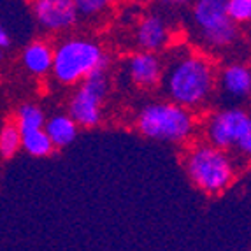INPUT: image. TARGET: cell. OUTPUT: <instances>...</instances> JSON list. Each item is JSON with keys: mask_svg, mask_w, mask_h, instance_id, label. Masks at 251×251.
<instances>
[{"mask_svg": "<svg viewBox=\"0 0 251 251\" xmlns=\"http://www.w3.org/2000/svg\"><path fill=\"white\" fill-rule=\"evenodd\" d=\"M216 88V67L205 54L184 46L169 53L162 77V90L169 100L197 113L209 105Z\"/></svg>", "mask_w": 251, "mask_h": 251, "instance_id": "6da1fadb", "label": "cell"}, {"mask_svg": "<svg viewBox=\"0 0 251 251\" xmlns=\"http://www.w3.org/2000/svg\"><path fill=\"white\" fill-rule=\"evenodd\" d=\"M195 111L172 100H155L139 109L135 128L151 141L169 144H184L197 132Z\"/></svg>", "mask_w": 251, "mask_h": 251, "instance_id": "7a4b0ae2", "label": "cell"}, {"mask_svg": "<svg viewBox=\"0 0 251 251\" xmlns=\"http://www.w3.org/2000/svg\"><path fill=\"white\" fill-rule=\"evenodd\" d=\"M183 169L188 179L205 195H220L230 188L237 169L230 153L211 143H195L183 155Z\"/></svg>", "mask_w": 251, "mask_h": 251, "instance_id": "3957f363", "label": "cell"}, {"mask_svg": "<svg viewBox=\"0 0 251 251\" xmlns=\"http://www.w3.org/2000/svg\"><path fill=\"white\" fill-rule=\"evenodd\" d=\"M109 56L100 42L88 37H67L54 46L53 77L63 86L83 83L97 72H105Z\"/></svg>", "mask_w": 251, "mask_h": 251, "instance_id": "277c9868", "label": "cell"}, {"mask_svg": "<svg viewBox=\"0 0 251 251\" xmlns=\"http://www.w3.org/2000/svg\"><path fill=\"white\" fill-rule=\"evenodd\" d=\"M195 37L204 50L222 53L239 41L237 23L228 14L226 0H197L192 5Z\"/></svg>", "mask_w": 251, "mask_h": 251, "instance_id": "5b68a950", "label": "cell"}, {"mask_svg": "<svg viewBox=\"0 0 251 251\" xmlns=\"http://www.w3.org/2000/svg\"><path fill=\"white\" fill-rule=\"evenodd\" d=\"M204 135L214 146L251 158V116L244 109L230 105L213 111L204 122Z\"/></svg>", "mask_w": 251, "mask_h": 251, "instance_id": "8992f818", "label": "cell"}, {"mask_svg": "<svg viewBox=\"0 0 251 251\" xmlns=\"http://www.w3.org/2000/svg\"><path fill=\"white\" fill-rule=\"evenodd\" d=\"M109 92V79L105 72H97L79 83L69 100L67 113L81 128H95L104 118V100Z\"/></svg>", "mask_w": 251, "mask_h": 251, "instance_id": "52a82bcc", "label": "cell"}, {"mask_svg": "<svg viewBox=\"0 0 251 251\" xmlns=\"http://www.w3.org/2000/svg\"><path fill=\"white\" fill-rule=\"evenodd\" d=\"M30 9L37 25L51 34L67 32L79 20L74 0H30Z\"/></svg>", "mask_w": 251, "mask_h": 251, "instance_id": "ba28073f", "label": "cell"}, {"mask_svg": "<svg viewBox=\"0 0 251 251\" xmlns=\"http://www.w3.org/2000/svg\"><path fill=\"white\" fill-rule=\"evenodd\" d=\"M163 69H165V63L158 54L144 50L132 53L125 63V72L130 83L143 90L156 88L158 84H162Z\"/></svg>", "mask_w": 251, "mask_h": 251, "instance_id": "9c48e42d", "label": "cell"}, {"mask_svg": "<svg viewBox=\"0 0 251 251\" xmlns=\"http://www.w3.org/2000/svg\"><path fill=\"white\" fill-rule=\"evenodd\" d=\"M218 90L226 100L243 102L251 95V69L243 62H230L218 72Z\"/></svg>", "mask_w": 251, "mask_h": 251, "instance_id": "30bf717a", "label": "cell"}, {"mask_svg": "<svg viewBox=\"0 0 251 251\" xmlns=\"http://www.w3.org/2000/svg\"><path fill=\"white\" fill-rule=\"evenodd\" d=\"M135 42L139 50L144 51L158 53L165 50L171 42V30H169L167 21L156 13L143 16L135 28Z\"/></svg>", "mask_w": 251, "mask_h": 251, "instance_id": "8fae6325", "label": "cell"}, {"mask_svg": "<svg viewBox=\"0 0 251 251\" xmlns=\"http://www.w3.org/2000/svg\"><path fill=\"white\" fill-rule=\"evenodd\" d=\"M53 62H54V48L50 42L42 41V39H35L30 44H26L25 50L21 51V63L30 72L32 75H48L53 71Z\"/></svg>", "mask_w": 251, "mask_h": 251, "instance_id": "7c38bea8", "label": "cell"}, {"mask_svg": "<svg viewBox=\"0 0 251 251\" xmlns=\"http://www.w3.org/2000/svg\"><path fill=\"white\" fill-rule=\"evenodd\" d=\"M44 128H46L48 135L51 137L56 150L71 146L77 137V132H79V125L69 113H58L48 118Z\"/></svg>", "mask_w": 251, "mask_h": 251, "instance_id": "4fadbf2b", "label": "cell"}, {"mask_svg": "<svg viewBox=\"0 0 251 251\" xmlns=\"http://www.w3.org/2000/svg\"><path fill=\"white\" fill-rule=\"evenodd\" d=\"M48 118L42 111V107H39L34 102H25L16 109L14 113V123L18 125V128L21 130V134L26 132H34V130H41L46 126Z\"/></svg>", "mask_w": 251, "mask_h": 251, "instance_id": "5bb4252c", "label": "cell"}, {"mask_svg": "<svg viewBox=\"0 0 251 251\" xmlns=\"http://www.w3.org/2000/svg\"><path fill=\"white\" fill-rule=\"evenodd\" d=\"M54 150H56V148H54L51 137L48 135L46 128L34 130V132H26V134H23V151L28 153L30 156H35V158H46V156H50Z\"/></svg>", "mask_w": 251, "mask_h": 251, "instance_id": "9a60e30c", "label": "cell"}, {"mask_svg": "<svg viewBox=\"0 0 251 251\" xmlns=\"http://www.w3.org/2000/svg\"><path fill=\"white\" fill-rule=\"evenodd\" d=\"M23 150V134L14 123V120L4 122L0 130V153L5 160L13 158L18 151Z\"/></svg>", "mask_w": 251, "mask_h": 251, "instance_id": "2e32d148", "label": "cell"}, {"mask_svg": "<svg viewBox=\"0 0 251 251\" xmlns=\"http://www.w3.org/2000/svg\"><path fill=\"white\" fill-rule=\"evenodd\" d=\"M81 18H97L104 14L114 0H74Z\"/></svg>", "mask_w": 251, "mask_h": 251, "instance_id": "e0dca14e", "label": "cell"}, {"mask_svg": "<svg viewBox=\"0 0 251 251\" xmlns=\"http://www.w3.org/2000/svg\"><path fill=\"white\" fill-rule=\"evenodd\" d=\"M226 7L237 25L251 23V0H226Z\"/></svg>", "mask_w": 251, "mask_h": 251, "instance_id": "ac0fdd59", "label": "cell"}, {"mask_svg": "<svg viewBox=\"0 0 251 251\" xmlns=\"http://www.w3.org/2000/svg\"><path fill=\"white\" fill-rule=\"evenodd\" d=\"M11 44H13V37H11V34L7 32V28H0V48L2 50H9L11 48Z\"/></svg>", "mask_w": 251, "mask_h": 251, "instance_id": "d6986e66", "label": "cell"}, {"mask_svg": "<svg viewBox=\"0 0 251 251\" xmlns=\"http://www.w3.org/2000/svg\"><path fill=\"white\" fill-rule=\"evenodd\" d=\"M160 2L169 7H186V5H193L197 0H160Z\"/></svg>", "mask_w": 251, "mask_h": 251, "instance_id": "ffe728a7", "label": "cell"}]
</instances>
